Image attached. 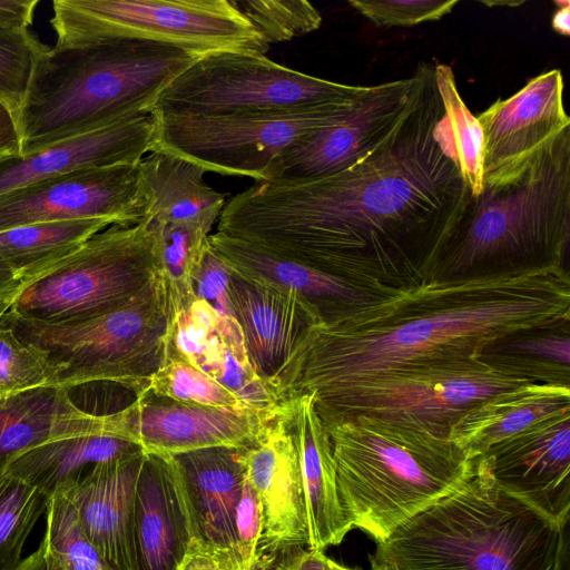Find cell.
<instances>
[{
  "label": "cell",
  "mask_w": 570,
  "mask_h": 570,
  "mask_svg": "<svg viewBox=\"0 0 570 570\" xmlns=\"http://www.w3.org/2000/svg\"><path fill=\"white\" fill-rule=\"evenodd\" d=\"M391 132L328 176L256 181L224 206L217 232L334 276L376 298L438 279L471 190L434 66Z\"/></svg>",
  "instance_id": "cell-1"
},
{
  "label": "cell",
  "mask_w": 570,
  "mask_h": 570,
  "mask_svg": "<svg viewBox=\"0 0 570 570\" xmlns=\"http://www.w3.org/2000/svg\"><path fill=\"white\" fill-rule=\"evenodd\" d=\"M568 326L566 266L435 279L314 324L268 382L284 402L476 358L511 337Z\"/></svg>",
  "instance_id": "cell-2"
},
{
  "label": "cell",
  "mask_w": 570,
  "mask_h": 570,
  "mask_svg": "<svg viewBox=\"0 0 570 570\" xmlns=\"http://www.w3.org/2000/svg\"><path fill=\"white\" fill-rule=\"evenodd\" d=\"M200 56L140 40H107L39 56L17 112L21 154L153 111Z\"/></svg>",
  "instance_id": "cell-3"
},
{
  "label": "cell",
  "mask_w": 570,
  "mask_h": 570,
  "mask_svg": "<svg viewBox=\"0 0 570 570\" xmlns=\"http://www.w3.org/2000/svg\"><path fill=\"white\" fill-rule=\"evenodd\" d=\"M561 525L499 489L476 454L459 487L376 544L371 570H551Z\"/></svg>",
  "instance_id": "cell-4"
},
{
  "label": "cell",
  "mask_w": 570,
  "mask_h": 570,
  "mask_svg": "<svg viewBox=\"0 0 570 570\" xmlns=\"http://www.w3.org/2000/svg\"><path fill=\"white\" fill-rule=\"evenodd\" d=\"M325 429L344 513L352 529L367 532L376 543L473 470L474 455L417 428L355 416Z\"/></svg>",
  "instance_id": "cell-5"
},
{
  "label": "cell",
  "mask_w": 570,
  "mask_h": 570,
  "mask_svg": "<svg viewBox=\"0 0 570 570\" xmlns=\"http://www.w3.org/2000/svg\"><path fill=\"white\" fill-rule=\"evenodd\" d=\"M569 243L570 127L518 178L470 194L438 279L568 267Z\"/></svg>",
  "instance_id": "cell-6"
},
{
  "label": "cell",
  "mask_w": 570,
  "mask_h": 570,
  "mask_svg": "<svg viewBox=\"0 0 570 570\" xmlns=\"http://www.w3.org/2000/svg\"><path fill=\"white\" fill-rule=\"evenodd\" d=\"M530 383L570 384V367L525 356L485 352L312 394L328 428L371 416L449 438L451 428L478 403Z\"/></svg>",
  "instance_id": "cell-7"
},
{
  "label": "cell",
  "mask_w": 570,
  "mask_h": 570,
  "mask_svg": "<svg viewBox=\"0 0 570 570\" xmlns=\"http://www.w3.org/2000/svg\"><path fill=\"white\" fill-rule=\"evenodd\" d=\"M3 316L23 342L46 357L50 385L68 391L110 382L137 396L148 390L166 360L171 318L156 274L124 305L96 317L47 323L8 309Z\"/></svg>",
  "instance_id": "cell-8"
},
{
  "label": "cell",
  "mask_w": 570,
  "mask_h": 570,
  "mask_svg": "<svg viewBox=\"0 0 570 570\" xmlns=\"http://www.w3.org/2000/svg\"><path fill=\"white\" fill-rule=\"evenodd\" d=\"M52 10L57 49L117 39L196 56L229 50L265 55L269 49L235 0H55Z\"/></svg>",
  "instance_id": "cell-9"
},
{
  "label": "cell",
  "mask_w": 570,
  "mask_h": 570,
  "mask_svg": "<svg viewBox=\"0 0 570 570\" xmlns=\"http://www.w3.org/2000/svg\"><path fill=\"white\" fill-rule=\"evenodd\" d=\"M155 274V242L148 223L114 225L22 282L8 311L47 323L87 320L124 305Z\"/></svg>",
  "instance_id": "cell-10"
},
{
  "label": "cell",
  "mask_w": 570,
  "mask_h": 570,
  "mask_svg": "<svg viewBox=\"0 0 570 570\" xmlns=\"http://www.w3.org/2000/svg\"><path fill=\"white\" fill-rule=\"evenodd\" d=\"M357 97L217 116L153 112L156 117L153 150L183 157L206 173L267 181L284 153L342 116Z\"/></svg>",
  "instance_id": "cell-11"
},
{
  "label": "cell",
  "mask_w": 570,
  "mask_h": 570,
  "mask_svg": "<svg viewBox=\"0 0 570 570\" xmlns=\"http://www.w3.org/2000/svg\"><path fill=\"white\" fill-rule=\"evenodd\" d=\"M367 87L317 78L265 55L229 50L200 56L158 96L151 112L217 116L353 99Z\"/></svg>",
  "instance_id": "cell-12"
},
{
  "label": "cell",
  "mask_w": 570,
  "mask_h": 570,
  "mask_svg": "<svg viewBox=\"0 0 570 570\" xmlns=\"http://www.w3.org/2000/svg\"><path fill=\"white\" fill-rule=\"evenodd\" d=\"M151 204L140 161L78 170L0 196V232L78 219H106L128 227L144 222Z\"/></svg>",
  "instance_id": "cell-13"
},
{
  "label": "cell",
  "mask_w": 570,
  "mask_h": 570,
  "mask_svg": "<svg viewBox=\"0 0 570 570\" xmlns=\"http://www.w3.org/2000/svg\"><path fill=\"white\" fill-rule=\"evenodd\" d=\"M483 135V184L509 183L530 168L564 129L563 76L552 69L476 116Z\"/></svg>",
  "instance_id": "cell-14"
},
{
  "label": "cell",
  "mask_w": 570,
  "mask_h": 570,
  "mask_svg": "<svg viewBox=\"0 0 570 570\" xmlns=\"http://www.w3.org/2000/svg\"><path fill=\"white\" fill-rule=\"evenodd\" d=\"M416 83L414 71L407 78L367 86L342 116L284 153L267 181L313 179L354 165L391 132Z\"/></svg>",
  "instance_id": "cell-15"
},
{
  "label": "cell",
  "mask_w": 570,
  "mask_h": 570,
  "mask_svg": "<svg viewBox=\"0 0 570 570\" xmlns=\"http://www.w3.org/2000/svg\"><path fill=\"white\" fill-rule=\"evenodd\" d=\"M240 461L262 509L259 564L283 551L308 548L305 497L286 402L240 448Z\"/></svg>",
  "instance_id": "cell-16"
},
{
  "label": "cell",
  "mask_w": 570,
  "mask_h": 570,
  "mask_svg": "<svg viewBox=\"0 0 570 570\" xmlns=\"http://www.w3.org/2000/svg\"><path fill=\"white\" fill-rule=\"evenodd\" d=\"M281 404L266 412L213 407L177 402L147 390L117 412L124 439L146 454L176 455L206 448L246 446Z\"/></svg>",
  "instance_id": "cell-17"
},
{
  "label": "cell",
  "mask_w": 570,
  "mask_h": 570,
  "mask_svg": "<svg viewBox=\"0 0 570 570\" xmlns=\"http://www.w3.org/2000/svg\"><path fill=\"white\" fill-rule=\"evenodd\" d=\"M493 483L558 524L570 519V411L479 454Z\"/></svg>",
  "instance_id": "cell-18"
},
{
  "label": "cell",
  "mask_w": 570,
  "mask_h": 570,
  "mask_svg": "<svg viewBox=\"0 0 570 570\" xmlns=\"http://www.w3.org/2000/svg\"><path fill=\"white\" fill-rule=\"evenodd\" d=\"M146 454L97 463L63 492L75 505L81 528L108 570H138L135 498Z\"/></svg>",
  "instance_id": "cell-19"
},
{
  "label": "cell",
  "mask_w": 570,
  "mask_h": 570,
  "mask_svg": "<svg viewBox=\"0 0 570 570\" xmlns=\"http://www.w3.org/2000/svg\"><path fill=\"white\" fill-rule=\"evenodd\" d=\"M156 140L153 112L56 141L33 153L0 158V196L78 170L140 161Z\"/></svg>",
  "instance_id": "cell-20"
},
{
  "label": "cell",
  "mask_w": 570,
  "mask_h": 570,
  "mask_svg": "<svg viewBox=\"0 0 570 570\" xmlns=\"http://www.w3.org/2000/svg\"><path fill=\"white\" fill-rule=\"evenodd\" d=\"M193 538L189 505L173 456L146 454L135 498L138 570H177Z\"/></svg>",
  "instance_id": "cell-21"
},
{
  "label": "cell",
  "mask_w": 570,
  "mask_h": 570,
  "mask_svg": "<svg viewBox=\"0 0 570 570\" xmlns=\"http://www.w3.org/2000/svg\"><path fill=\"white\" fill-rule=\"evenodd\" d=\"M229 296L250 362L267 381L279 371L305 332L322 322L318 311L299 294L233 273Z\"/></svg>",
  "instance_id": "cell-22"
},
{
  "label": "cell",
  "mask_w": 570,
  "mask_h": 570,
  "mask_svg": "<svg viewBox=\"0 0 570 570\" xmlns=\"http://www.w3.org/2000/svg\"><path fill=\"white\" fill-rule=\"evenodd\" d=\"M121 438L118 412L92 414L80 409L70 391L45 385L0 401V471L14 455L67 438Z\"/></svg>",
  "instance_id": "cell-23"
},
{
  "label": "cell",
  "mask_w": 570,
  "mask_h": 570,
  "mask_svg": "<svg viewBox=\"0 0 570 570\" xmlns=\"http://www.w3.org/2000/svg\"><path fill=\"white\" fill-rule=\"evenodd\" d=\"M298 453L305 497L308 549L324 550L342 542L352 529L341 504L330 435L312 394L284 401Z\"/></svg>",
  "instance_id": "cell-24"
},
{
  "label": "cell",
  "mask_w": 570,
  "mask_h": 570,
  "mask_svg": "<svg viewBox=\"0 0 570 570\" xmlns=\"http://www.w3.org/2000/svg\"><path fill=\"white\" fill-rule=\"evenodd\" d=\"M170 456L180 474L195 538L234 550L235 517L245 483L240 448H206Z\"/></svg>",
  "instance_id": "cell-25"
},
{
  "label": "cell",
  "mask_w": 570,
  "mask_h": 570,
  "mask_svg": "<svg viewBox=\"0 0 570 570\" xmlns=\"http://www.w3.org/2000/svg\"><path fill=\"white\" fill-rule=\"evenodd\" d=\"M208 243L233 274L299 294L318 311L322 322L380 299L334 276L218 232L209 235Z\"/></svg>",
  "instance_id": "cell-26"
},
{
  "label": "cell",
  "mask_w": 570,
  "mask_h": 570,
  "mask_svg": "<svg viewBox=\"0 0 570 570\" xmlns=\"http://www.w3.org/2000/svg\"><path fill=\"white\" fill-rule=\"evenodd\" d=\"M567 411H570V384L530 383L474 405L451 428L449 439L464 453L476 455Z\"/></svg>",
  "instance_id": "cell-27"
},
{
  "label": "cell",
  "mask_w": 570,
  "mask_h": 570,
  "mask_svg": "<svg viewBox=\"0 0 570 570\" xmlns=\"http://www.w3.org/2000/svg\"><path fill=\"white\" fill-rule=\"evenodd\" d=\"M153 204L145 220L196 223L210 228L219 218L226 195L213 189L198 165L161 149L140 160Z\"/></svg>",
  "instance_id": "cell-28"
},
{
  "label": "cell",
  "mask_w": 570,
  "mask_h": 570,
  "mask_svg": "<svg viewBox=\"0 0 570 570\" xmlns=\"http://www.w3.org/2000/svg\"><path fill=\"white\" fill-rule=\"evenodd\" d=\"M140 451L142 450L136 443L110 435L67 438L14 455L2 471L51 498L70 485L88 468Z\"/></svg>",
  "instance_id": "cell-29"
},
{
  "label": "cell",
  "mask_w": 570,
  "mask_h": 570,
  "mask_svg": "<svg viewBox=\"0 0 570 570\" xmlns=\"http://www.w3.org/2000/svg\"><path fill=\"white\" fill-rule=\"evenodd\" d=\"M106 219L37 223L0 232V268L21 283L69 255L97 233Z\"/></svg>",
  "instance_id": "cell-30"
},
{
  "label": "cell",
  "mask_w": 570,
  "mask_h": 570,
  "mask_svg": "<svg viewBox=\"0 0 570 570\" xmlns=\"http://www.w3.org/2000/svg\"><path fill=\"white\" fill-rule=\"evenodd\" d=\"M146 222L154 234L156 275L173 321L195 297L194 281L208 247L210 228L196 223Z\"/></svg>",
  "instance_id": "cell-31"
},
{
  "label": "cell",
  "mask_w": 570,
  "mask_h": 570,
  "mask_svg": "<svg viewBox=\"0 0 570 570\" xmlns=\"http://www.w3.org/2000/svg\"><path fill=\"white\" fill-rule=\"evenodd\" d=\"M225 320L195 296L170 323L166 358H180L216 381L229 341L243 336L242 330L227 331Z\"/></svg>",
  "instance_id": "cell-32"
},
{
  "label": "cell",
  "mask_w": 570,
  "mask_h": 570,
  "mask_svg": "<svg viewBox=\"0 0 570 570\" xmlns=\"http://www.w3.org/2000/svg\"><path fill=\"white\" fill-rule=\"evenodd\" d=\"M50 498L36 487L0 471V570H16L23 546Z\"/></svg>",
  "instance_id": "cell-33"
},
{
  "label": "cell",
  "mask_w": 570,
  "mask_h": 570,
  "mask_svg": "<svg viewBox=\"0 0 570 570\" xmlns=\"http://www.w3.org/2000/svg\"><path fill=\"white\" fill-rule=\"evenodd\" d=\"M434 76L462 176L471 195L476 196L483 189L481 126L459 94L452 68L445 63H436Z\"/></svg>",
  "instance_id": "cell-34"
},
{
  "label": "cell",
  "mask_w": 570,
  "mask_h": 570,
  "mask_svg": "<svg viewBox=\"0 0 570 570\" xmlns=\"http://www.w3.org/2000/svg\"><path fill=\"white\" fill-rule=\"evenodd\" d=\"M42 539L48 557L65 570H108L86 537L75 505L63 492H56L46 510Z\"/></svg>",
  "instance_id": "cell-35"
},
{
  "label": "cell",
  "mask_w": 570,
  "mask_h": 570,
  "mask_svg": "<svg viewBox=\"0 0 570 570\" xmlns=\"http://www.w3.org/2000/svg\"><path fill=\"white\" fill-rule=\"evenodd\" d=\"M148 390L177 402L213 407L249 409L207 374L176 357L165 360L153 375Z\"/></svg>",
  "instance_id": "cell-36"
},
{
  "label": "cell",
  "mask_w": 570,
  "mask_h": 570,
  "mask_svg": "<svg viewBox=\"0 0 570 570\" xmlns=\"http://www.w3.org/2000/svg\"><path fill=\"white\" fill-rule=\"evenodd\" d=\"M237 8L269 46L321 27L322 16L303 0H235Z\"/></svg>",
  "instance_id": "cell-37"
},
{
  "label": "cell",
  "mask_w": 570,
  "mask_h": 570,
  "mask_svg": "<svg viewBox=\"0 0 570 570\" xmlns=\"http://www.w3.org/2000/svg\"><path fill=\"white\" fill-rule=\"evenodd\" d=\"M3 313L0 314V401L51 382L46 357L17 335Z\"/></svg>",
  "instance_id": "cell-38"
},
{
  "label": "cell",
  "mask_w": 570,
  "mask_h": 570,
  "mask_svg": "<svg viewBox=\"0 0 570 570\" xmlns=\"http://www.w3.org/2000/svg\"><path fill=\"white\" fill-rule=\"evenodd\" d=\"M46 48L29 29H0V100L16 116L28 90L35 65Z\"/></svg>",
  "instance_id": "cell-39"
},
{
  "label": "cell",
  "mask_w": 570,
  "mask_h": 570,
  "mask_svg": "<svg viewBox=\"0 0 570 570\" xmlns=\"http://www.w3.org/2000/svg\"><path fill=\"white\" fill-rule=\"evenodd\" d=\"M348 3L377 27H412L440 20L459 0H350Z\"/></svg>",
  "instance_id": "cell-40"
},
{
  "label": "cell",
  "mask_w": 570,
  "mask_h": 570,
  "mask_svg": "<svg viewBox=\"0 0 570 570\" xmlns=\"http://www.w3.org/2000/svg\"><path fill=\"white\" fill-rule=\"evenodd\" d=\"M263 535L262 509L255 490L245 476L235 517L234 552L242 570H257Z\"/></svg>",
  "instance_id": "cell-41"
},
{
  "label": "cell",
  "mask_w": 570,
  "mask_h": 570,
  "mask_svg": "<svg viewBox=\"0 0 570 570\" xmlns=\"http://www.w3.org/2000/svg\"><path fill=\"white\" fill-rule=\"evenodd\" d=\"M570 328L539 331L511 337L487 352H501L570 367Z\"/></svg>",
  "instance_id": "cell-42"
},
{
  "label": "cell",
  "mask_w": 570,
  "mask_h": 570,
  "mask_svg": "<svg viewBox=\"0 0 570 570\" xmlns=\"http://www.w3.org/2000/svg\"><path fill=\"white\" fill-rule=\"evenodd\" d=\"M230 271L209 246L194 281V294L206 301L219 315L235 318L230 296Z\"/></svg>",
  "instance_id": "cell-43"
},
{
  "label": "cell",
  "mask_w": 570,
  "mask_h": 570,
  "mask_svg": "<svg viewBox=\"0 0 570 570\" xmlns=\"http://www.w3.org/2000/svg\"><path fill=\"white\" fill-rule=\"evenodd\" d=\"M177 570H242L233 549L193 538Z\"/></svg>",
  "instance_id": "cell-44"
},
{
  "label": "cell",
  "mask_w": 570,
  "mask_h": 570,
  "mask_svg": "<svg viewBox=\"0 0 570 570\" xmlns=\"http://www.w3.org/2000/svg\"><path fill=\"white\" fill-rule=\"evenodd\" d=\"M39 0H0V29L28 30Z\"/></svg>",
  "instance_id": "cell-45"
},
{
  "label": "cell",
  "mask_w": 570,
  "mask_h": 570,
  "mask_svg": "<svg viewBox=\"0 0 570 570\" xmlns=\"http://www.w3.org/2000/svg\"><path fill=\"white\" fill-rule=\"evenodd\" d=\"M21 154V138L16 114L0 100V158Z\"/></svg>",
  "instance_id": "cell-46"
},
{
  "label": "cell",
  "mask_w": 570,
  "mask_h": 570,
  "mask_svg": "<svg viewBox=\"0 0 570 570\" xmlns=\"http://www.w3.org/2000/svg\"><path fill=\"white\" fill-rule=\"evenodd\" d=\"M569 537V520H567L562 523L560 529L558 547L551 570H570Z\"/></svg>",
  "instance_id": "cell-47"
},
{
  "label": "cell",
  "mask_w": 570,
  "mask_h": 570,
  "mask_svg": "<svg viewBox=\"0 0 570 570\" xmlns=\"http://www.w3.org/2000/svg\"><path fill=\"white\" fill-rule=\"evenodd\" d=\"M20 286L21 282L19 279L0 268V314L10 307Z\"/></svg>",
  "instance_id": "cell-48"
},
{
  "label": "cell",
  "mask_w": 570,
  "mask_h": 570,
  "mask_svg": "<svg viewBox=\"0 0 570 570\" xmlns=\"http://www.w3.org/2000/svg\"><path fill=\"white\" fill-rule=\"evenodd\" d=\"M559 9L552 17V28L560 35L568 37L570 35V3L569 1H556Z\"/></svg>",
  "instance_id": "cell-49"
},
{
  "label": "cell",
  "mask_w": 570,
  "mask_h": 570,
  "mask_svg": "<svg viewBox=\"0 0 570 570\" xmlns=\"http://www.w3.org/2000/svg\"><path fill=\"white\" fill-rule=\"evenodd\" d=\"M16 570H47L45 546L42 541L38 549L23 559Z\"/></svg>",
  "instance_id": "cell-50"
},
{
  "label": "cell",
  "mask_w": 570,
  "mask_h": 570,
  "mask_svg": "<svg viewBox=\"0 0 570 570\" xmlns=\"http://www.w3.org/2000/svg\"><path fill=\"white\" fill-rule=\"evenodd\" d=\"M480 3L487 6V7H519L524 3V0H508V1H479Z\"/></svg>",
  "instance_id": "cell-51"
},
{
  "label": "cell",
  "mask_w": 570,
  "mask_h": 570,
  "mask_svg": "<svg viewBox=\"0 0 570 570\" xmlns=\"http://www.w3.org/2000/svg\"><path fill=\"white\" fill-rule=\"evenodd\" d=\"M47 570H65L58 562L48 557L45 551Z\"/></svg>",
  "instance_id": "cell-52"
},
{
  "label": "cell",
  "mask_w": 570,
  "mask_h": 570,
  "mask_svg": "<svg viewBox=\"0 0 570 570\" xmlns=\"http://www.w3.org/2000/svg\"><path fill=\"white\" fill-rule=\"evenodd\" d=\"M326 570H352L350 568L343 567L335 561L328 559Z\"/></svg>",
  "instance_id": "cell-53"
},
{
  "label": "cell",
  "mask_w": 570,
  "mask_h": 570,
  "mask_svg": "<svg viewBox=\"0 0 570 570\" xmlns=\"http://www.w3.org/2000/svg\"><path fill=\"white\" fill-rule=\"evenodd\" d=\"M257 570H263V569H257Z\"/></svg>",
  "instance_id": "cell-54"
}]
</instances>
